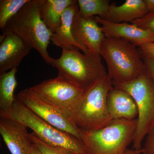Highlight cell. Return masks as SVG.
Masks as SVG:
<instances>
[{"instance_id":"obj_18","label":"cell","mask_w":154,"mask_h":154,"mask_svg":"<svg viewBox=\"0 0 154 154\" xmlns=\"http://www.w3.org/2000/svg\"><path fill=\"white\" fill-rule=\"evenodd\" d=\"M17 72L18 69L15 68L0 75V111L10 109L15 102Z\"/></svg>"},{"instance_id":"obj_11","label":"cell","mask_w":154,"mask_h":154,"mask_svg":"<svg viewBox=\"0 0 154 154\" xmlns=\"http://www.w3.org/2000/svg\"><path fill=\"white\" fill-rule=\"evenodd\" d=\"M72 32L76 41L89 50L99 54L105 37L95 17H85L77 10L72 25Z\"/></svg>"},{"instance_id":"obj_1","label":"cell","mask_w":154,"mask_h":154,"mask_svg":"<svg viewBox=\"0 0 154 154\" xmlns=\"http://www.w3.org/2000/svg\"><path fill=\"white\" fill-rule=\"evenodd\" d=\"M99 54L106 63L112 83L131 82L146 69L139 48L122 38L105 36Z\"/></svg>"},{"instance_id":"obj_28","label":"cell","mask_w":154,"mask_h":154,"mask_svg":"<svg viewBox=\"0 0 154 154\" xmlns=\"http://www.w3.org/2000/svg\"><path fill=\"white\" fill-rule=\"evenodd\" d=\"M32 154H41L40 152L38 151V149L33 145V150H32Z\"/></svg>"},{"instance_id":"obj_9","label":"cell","mask_w":154,"mask_h":154,"mask_svg":"<svg viewBox=\"0 0 154 154\" xmlns=\"http://www.w3.org/2000/svg\"><path fill=\"white\" fill-rule=\"evenodd\" d=\"M17 97L24 105L48 123L81 140L82 131L73 123L69 116L45 101L30 88L20 91Z\"/></svg>"},{"instance_id":"obj_6","label":"cell","mask_w":154,"mask_h":154,"mask_svg":"<svg viewBox=\"0 0 154 154\" xmlns=\"http://www.w3.org/2000/svg\"><path fill=\"white\" fill-rule=\"evenodd\" d=\"M137 119H115L101 129L82 131L87 154H124L132 143Z\"/></svg>"},{"instance_id":"obj_17","label":"cell","mask_w":154,"mask_h":154,"mask_svg":"<svg viewBox=\"0 0 154 154\" xmlns=\"http://www.w3.org/2000/svg\"><path fill=\"white\" fill-rule=\"evenodd\" d=\"M75 2V0H39L42 19L52 33L60 25L66 9Z\"/></svg>"},{"instance_id":"obj_25","label":"cell","mask_w":154,"mask_h":154,"mask_svg":"<svg viewBox=\"0 0 154 154\" xmlns=\"http://www.w3.org/2000/svg\"><path fill=\"white\" fill-rule=\"evenodd\" d=\"M139 48L143 53L154 57V42L146 43L139 47Z\"/></svg>"},{"instance_id":"obj_20","label":"cell","mask_w":154,"mask_h":154,"mask_svg":"<svg viewBox=\"0 0 154 154\" xmlns=\"http://www.w3.org/2000/svg\"><path fill=\"white\" fill-rule=\"evenodd\" d=\"M30 0H1L0 28L2 31L9 21L14 18Z\"/></svg>"},{"instance_id":"obj_2","label":"cell","mask_w":154,"mask_h":154,"mask_svg":"<svg viewBox=\"0 0 154 154\" xmlns=\"http://www.w3.org/2000/svg\"><path fill=\"white\" fill-rule=\"evenodd\" d=\"M79 50L63 48L60 57L52 58L50 65L57 70L58 75L85 91L106 76L107 70L99 54Z\"/></svg>"},{"instance_id":"obj_16","label":"cell","mask_w":154,"mask_h":154,"mask_svg":"<svg viewBox=\"0 0 154 154\" xmlns=\"http://www.w3.org/2000/svg\"><path fill=\"white\" fill-rule=\"evenodd\" d=\"M148 14L144 0H127L120 5H110L104 19L113 23H132Z\"/></svg>"},{"instance_id":"obj_4","label":"cell","mask_w":154,"mask_h":154,"mask_svg":"<svg viewBox=\"0 0 154 154\" xmlns=\"http://www.w3.org/2000/svg\"><path fill=\"white\" fill-rule=\"evenodd\" d=\"M0 117L21 122L32 130L45 143L66 149L75 154H87L85 145L81 140L48 123L20 102L17 97L11 108L0 111Z\"/></svg>"},{"instance_id":"obj_14","label":"cell","mask_w":154,"mask_h":154,"mask_svg":"<svg viewBox=\"0 0 154 154\" xmlns=\"http://www.w3.org/2000/svg\"><path fill=\"white\" fill-rule=\"evenodd\" d=\"M107 106L112 120L137 119V108L134 99L122 89L111 88L107 96Z\"/></svg>"},{"instance_id":"obj_27","label":"cell","mask_w":154,"mask_h":154,"mask_svg":"<svg viewBox=\"0 0 154 154\" xmlns=\"http://www.w3.org/2000/svg\"><path fill=\"white\" fill-rule=\"evenodd\" d=\"M142 153V149L135 150L134 149H128L125 152L124 154H140Z\"/></svg>"},{"instance_id":"obj_10","label":"cell","mask_w":154,"mask_h":154,"mask_svg":"<svg viewBox=\"0 0 154 154\" xmlns=\"http://www.w3.org/2000/svg\"><path fill=\"white\" fill-rule=\"evenodd\" d=\"M31 49L17 34L2 33L0 36V75L19 67Z\"/></svg>"},{"instance_id":"obj_23","label":"cell","mask_w":154,"mask_h":154,"mask_svg":"<svg viewBox=\"0 0 154 154\" xmlns=\"http://www.w3.org/2000/svg\"><path fill=\"white\" fill-rule=\"evenodd\" d=\"M142 149V154H154V128L145 138Z\"/></svg>"},{"instance_id":"obj_13","label":"cell","mask_w":154,"mask_h":154,"mask_svg":"<svg viewBox=\"0 0 154 154\" xmlns=\"http://www.w3.org/2000/svg\"><path fill=\"white\" fill-rule=\"evenodd\" d=\"M27 128L16 120L0 119V134L11 154H32L33 145Z\"/></svg>"},{"instance_id":"obj_19","label":"cell","mask_w":154,"mask_h":154,"mask_svg":"<svg viewBox=\"0 0 154 154\" xmlns=\"http://www.w3.org/2000/svg\"><path fill=\"white\" fill-rule=\"evenodd\" d=\"M77 2L80 14L85 17H99L105 19L110 6L108 0H78Z\"/></svg>"},{"instance_id":"obj_15","label":"cell","mask_w":154,"mask_h":154,"mask_svg":"<svg viewBox=\"0 0 154 154\" xmlns=\"http://www.w3.org/2000/svg\"><path fill=\"white\" fill-rule=\"evenodd\" d=\"M78 8V2L75 1L66 9L63 14L60 25L51 35V41L54 45L61 48L62 49L78 48L82 52L87 53L89 52V50L76 41L72 32L73 21Z\"/></svg>"},{"instance_id":"obj_7","label":"cell","mask_w":154,"mask_h":154,"mask_svg":"<svg viewBox=\"0 0 154 154\" xmlns=\"http://www.w3.org/2000/svg\"><path fill=\"white\" fill-rule=\"evenodd\" d=\"M113 86L126 91L134 99L137 106V124L133 140V148H142L143 142L154 128V81L146 69L135 79Z\"/></svg>"},{"instance_id":"obj_26","label":"cell","mask_w":154,"mask_h":154,"mask_svg":"<svg viewBox=\"0 0 154 154\" xmlns=\"http://www.w3.org/2000/svg\"><path fill=\"white\" fill-rule=\"evenodd\" d=\"M148 13H154V0H144Z\"/></svg>"},{"instance_id":"obj_12","label":"cell","mask_w":154,"mask_h":154,"mask_svg":"<svg viewBox=\"0 0 154 154\" xmlns=\"http://www.w3.org/2000/svg\"><path fill=\"white\" fill-rule=\"evenodd\" d=\"M95 19L105 36L122 38L137 47L149 42H154V33L128 23H113L99 17Z\"/></svg>"},{"instance_id":"obj_3","label":"cell","mask_w":154,"mask_h":154,"mask_svg":"<svg viewBox=\"0 0 154 154\" xmlns=\"http://www.w3.org/2000/svg\"><path fill=\"white\" fill-rule=\"evenodd\" d=\"M113 87L107 75L85 91L70 115L73 123L84 131L101 129L110 124L113 120L108 112L107 98Z\"/></svg>"},{"instance_id":"obj_24","label":"cell","mask_w":154,"mask_h":154,"mask_svg":"<svg viewBox=\"0 0 154 154\" xmlns=\"http://www.w3.org/2000/svg\"><path fill=\"white\" fill-rule=\"evenodd\" d=\"M140 51L146 69L154 81V57L147 55L140 50Z\"/></svg>"},{"instance_id":"obj_8","label":"cell","mask_w":154,"mask_h":154,"mask_svg":"<svg viewBox=\"0 0 154 154\" xmlns=\"http://www.w3.org/2000/svg\"><path fill=\"white\" fill-rule=\"evenodd\" d=\"M45 101L69 116L85 91L58 75L30 88Z\"/></svg>"},{"instance_id":"obj_22","label":"cell","mask_w":154,"mask_h":154,"mask_svg":"<svg viewBox=\"0 0 154 154\" xmlns=\"http://www.w3.org/2000/svg\"><path fill=\"white\" fill-rule=\"evenodd\" d=\"M131 23L154 33V13H148L144 17L137 19Z\"/></svg>"},{"instance_id":"obj_21","label":"cell","mask_w":154,"mask_h":154,"mask_svg":"<svg viewBox=\"0 0 154 154\" xmlns=\"http://www.w3.org/2000/svg\"><path fill=\"white\" fill-rule=\"evenodd\" d=\"M29 137L33 145L41 154H75L66 149L45 143L33 132L29 134Z\"/></svg>"},{"instance_id":"obj_5","label":"cell","mask_w":154,"mask_h":154,"mask_svg":"<svg viewBox=\"0 0 154 154\" xmlns=\"http://www.w3.org/2000/svg\"><path fill=\"white\" fill-rule=\"evenodd\" d=\"M8 33L20 36L50 65L52 57L47 50L52 33L42 19L39 0H30L9 21L2 31V34Z\"/></svg>"}]
</instances>
